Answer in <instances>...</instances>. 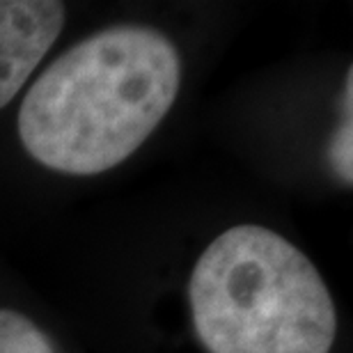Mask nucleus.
Returning a JSON list of instances; mask_svg holds the SVG:
<instances>
[{
  "label": "nucleus",
  "instance_id": "nucleus-3",
  "mask_svg": "<svg viewBox=\"0 0 353 353\" xmlns=\"http://www.w3.org/2000/svg\"><path fill=\"white\" fill-rule=\"evenodd\" d=\"M58 0H0V108L17 97L65 28Z\"/></svg>",
  "mask_w": 353,
  "mask_h": 353
},
{
  "label": "nucleus",
  "instance_id": "nucleus-1",
  "mask_svg": "<svg viewBox=\"0 0 353 353\" xmlns=\"http://www.w3.org/2000/svg\"><path fill=\"white\" fill-rule=\"evenodd\" d=\"M181 58L163 32L112 26L62 53L28 90L19 138L37 163L88 176L124 163L172 108Z\"/></svg>",
  "mask_w": 353,
  "mask_h": 353
},
{
  "label": "nucleus",
  "instance_id": "nucleus-2",
  "mask_svg": "<svg viewBox=\"0 0 353 353\" xmlns=\"http://www.w3.org/2000/svg\"><path fill=\"white\" fill-rule=\"evenodd\" d=\"M190 312L209 353H330L337 312L316 266L278 232L225 230L190 275Z\"/></svg>",
  "mask_w": 353,
  "mask_h": 353
},
{
  "label": "nucleus",
  "instance_id": "nucleus-5",
  "mask_svg": "<svg viewBox=\"0 0 353 353\" xmlns=\"http://www.w3.org/2000/svg\"><path fill=\"white\" fill-rule=\"evenodd\" d=\"M351 115H347V119H342L340 126H337L333 140H330V147H328V161H330V168L335 170V174L340 179L351 186L353 181V152H351V145H353V133H351Z\"/></svg>",
  "mask_w": 353,
  "mask_h": 353
},
{
  "label": "nucleus",
  "instance_id": "nucleus-4",
  "mask_svg": "<svg viewBox=\"0 0 353 353\" xmlns=\"http://www.w3.org/2000/svg\"><path fill=\"white\" fill-rule=\"evenodd\" d=\"M0 353H55L48 335L26 314L0 307Z\"/></svg>",
  "mask_w": 353,
  "mask_h": 353
}]
</instances>
